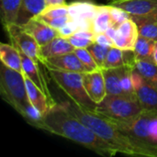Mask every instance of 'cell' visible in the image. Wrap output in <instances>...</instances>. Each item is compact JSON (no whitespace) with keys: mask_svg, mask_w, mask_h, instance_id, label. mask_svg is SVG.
<instances>
[{"mask_svg":"<svg viewBox=\"0 0 157 157\" xmlns=\"http://www.w3.org/2000/svg\"><path fill=\"white\" fill-rule=\"evenodd\" d=\"M152 59L157 64V40H155V45H154V50H153V53H152Z\"/></svg>","mask_w":157,"mask_h":157,"instance_id":"cell-35","label":"cell"},{"mask_svg":"<svg viewBox=\"0 0 157 157\" xmlns=\"http://www.w3.org/2000/svg\"><path fill=\"white\" fill-rule=\"evenodd\" d=\"M61 104L99 137L115 147L119 154L135 156L157 157V152L139 144L119 129L109 118L97 113L95 110L81 107L70 99L63 101Z\"/></svg>","mask_w":157,"mask_h":157,"instance_id":"cell-2","label":"cell"},{"mask_svg":"<svg viewBox=\"0 0 157 157\" xmlns=\"http://www.w3.org/2000/svg\"><path fill=\"white\" fill-rule=\"evenodd\" d=\"M75 48L70 43V41L63 37H56L44 46L40 47V55L42 62L45 59L63 55L65 53L75 52Z\"/></svg>","mask_w":157,"mask_h":157,"instance_id":"cell-17","label":"cell"},{"mask_svg":"<svg viewBox=\"0 0 157 157\" xmlns=\"http://www.w3.org/2000/svg\"><path fill=\"white\" fill-rule=\"evenodd\" d=\"M68 8L71 19L82 23L91 30V23L99 9V6L91 2L77 1L68 5Z\"/></svg>","mask_w":157,"mask_h":157,"instance_id":"cell-14","label":"cell"},{"mask_svg":"<svg viewBox=\"0 0 157 157\" xmlns=\"http://www.w3.org/2000/svg\"><path fill=\"white\" fill-rule=\"evenodd\" d=\"M41 130L71 140L98 155L114 156L118 150L99 137L79 119L55 103L44 116Z\"/></svg>","mask_w":157,"mask_h":157,"instance_id":"cell-1","label":"cell"},{"mask_svg":"<svg viewBox=\"0 0 157 157\" xmlns=\"http://www.w3.org/2000/svg\"><path fill=\"white\" fill-rule=\"evenodd\" d=\"M0 59L6 66L23 74L20 53L11 43L0 44Z\"/></svg>","mask_w":157,"mask_h":157,"instance_id":"cell-20","label":"cell"},{"mask_svg":"<svg viewBox=\"0 0 157 157\" xmlns=\"http://www.w3.org/2000/svg\"><path fill=\"white\" fill-rule=\"evenodd\" d=\"M110 12H111L113 27H115V28H118L121 23H123L127 19L131 18V16L128 12L124 11L123 9H121L120 7L114 6L112 5H110Z\"/></svg>","mask_w":157,"mask_h":157,"instance_id":"cell-31","label":"cell"},{"mask_svg":"<svg viewBox=\"0 0 157 157\" xmlns=\"http://www.w3.org/2000/svg\"><path fill=\"white\" fill-rule=\"evenodd\" d=\"M109 49V47L103 46L96 41H94L91 45H89L87 47V50L90 52V53L92 54L93 58L95 59L96 63H98V65L100 69H103L104 62L106 60Z\"/></svg>","mask_w":157,"mask_h":157,"instance_id":"cell-29","label":"cell"},{"mask_svg":"<svg viewBox=\"0 0 157 157\" xmlns=\"http://www.w3.org/2000/svg\"><path fill=\"white\" fill-rule=\"evenodd\" d=\"M75 52L85 66L86 72H93L100 69L87 48H76Z\"/></svg>","mask_w":157,"mask_h":157,"instance_id":"cell-28","label":"cell"},{"mask_svg":"<svg viewBox=\"0 0 157 157\" xmlns=\"http://www.w3.org/2000/svg\"><path fill=\"white\" fill-rule=\"evenodd\" d=\"M126 65L124 51L115 46L109 49L106 60L104 62V68H119Z\"/></svg>","mask_w":157,"mask_h":157,"instance_id":"cell-27","label":"cell"},{"mask_svg":"<svg viewBox=\"0 0 157 157\" xmlns=\"http://www.w3.org/2000/svg\"><path fill=\"white\" fill-rule=\"evenodd\" d=\"M38 19L43 21L44 23L48 24L49 26L52 27L53 29L59 30L61 29L65 24H67V22H69L71 20L70 16H66V17H42V16H37L35 17Z\"/></svg>","mask_w":157,"mask_h":157,"instance_id":"cell-32","label":"cell"},{"mask_svg":"<svg viewBox=\"0 0 157 157\" xmlns=\"http://www.w3.org/2000/svg\"><path fill=\"white\" fill-rule=\"evenodd\" d=\"M94 110L111 120L129 121L137 117L142 112L143 108L137 98L107 95L102 102L96 105Z\"/></svg>","mask_w":157,"mask_h":157,"instance_id":"cell-6","label":"cell"},{"mask_svg":"<svg viewBox=\"0 0 157 157\" xmlns=\"http://www.w3.org/2000/svg\"><path fill=\"white\" fill-rule=\"evenodd\" d=\"M101 70L104 75L108 95L125 96L122 90L119 68H104Z\"/></svg>","mask_w":157,"mask_h":157,"instance_id":"cell-22","label":"cell"},{"mask_svg":"<svg viewBox=\"0 0 157 157\" xmlns=\"http://www.w3.org/2000/svg\"><path fill=\"white\" fill-rule=\"evenodd\" d=\"M22 0H0L1 18L4 29L11 24H15Z\"/></svg>","mask_w":157,"mask_h":157,"instance_id":"cell-23","label":"cell"},{"mask_svg":"<svg viewBox=\"0 0 157 157\" xmlns=\"http://www.w3.org/2000/svg\"><path fill=\"white\" fill-rule=\"evenodd\" d=\"M0 94L2 98L21 116L31 104L29 100L24 75L2 63L0 67Z\"/></svg>","mask_w":157,"mask_h":157,"instance_id":"cell-3","label":"cell"},{"mask_svg":"<svg viewBox=\"0 0 157 157\" xmlns=\"http://www.w3.org/2000/svg\"><path fill=\"white\" fill-rule=\"evenodd\" d=\"M109 27H113L110 5L99 6V9L91 23V31L94 34L104 33Z\"/></svg>","mask_w":157,"mask_h":157,"instance_id":"cell-21","label":"cell"},{"mask_svg":"<svg viewBox=\"0 0 157 157\" xmlns=\"http://www.w3.org/2000/svg\"><path fill=\"white\" fill-rule=\"evenodd\" d=\"M155 42V40L145 38V37L139 35L136 44H135V47L133 49L135 60L152 58Z\"/></svg>","mask_w":157,"mask_h":157,"instance_id":"cell-25","label":"cell"},{"mask_svg":"<svg viewBox=\"0 0 157 157\" xmlns=\"http://www.w3.org/2000/svg\"><path fill=\"white\" fill-rule=\"evenodd\" d=\"M21 27L36 40L40 47L44 46L54 38L60 36L59 30L53 29L37 17L31 18L29 22Z\"/></svg>","mask_w":157,"mask_h":157,"instance_id":"cell-13","label":"cell"},{"mask_svg":"<svg viewBox=\"0 0 157 157\" xmlns=\"http://www.w3.org/2000/svg\"><path fill=\"white\" fill-rule=\"evenodd\" d=\"M131 18L136 23L139 35L157 40V11L144 16L131 17Z\"/></svg>","mask_w":157,"mask_h":157,"instance_id":"cell-19","label":"cell"},{"mask_svg":"<svg viewBox=\"0 0 157 157\" xmlns=\"http://www.w3.org/2000/svg\"><path fill=\"white\" fill-rule=\"evenodd\" d=\"M5 29L7 32L11 44L18 52H23L37 63L42 64L40 46L29 33H28L21 26L17 24L8 25Z\"/></svg>","mask_w":157,"mask_h":157,"instance_id":"cell-7","label":"cell"},{"mask_svg":"<svg viewBox=\"0 0 157 157\" xmlns=\"http://www.w3.org/2000/svg\"><path fill=\"white\" fill-rule=\"evenodd\" d=\"M42 65L46 69H54L77 73L86 72L85 66L83 65L75 52L45 59L42 62Z\"/></svg>","mask_w":157,"mask_h":157,"instance_id":"cell-11","label":"cell"},{"mask_svg":"<svg viewBox=\"0 0 157 157\" xmlns=\"http://www.w3.org/2000/svg\"><path fill=\"white\" fill-rule=\"evenodd\" d=\"M70 43L76 48H87L95 40V34L89 29H80L66 38Z\"/></svg>","mask_w":157,"mask_h":157,"instance_id":"cell-26","label":"cell"},{"mask_svg":"<svg viewBox=\"0 0 157 157\" xmlns=\"http://www.w3.org/2000/svg\"><path fill=\"white\" fill-rule=\"evenodd\" d=\"M46 7L47 6H62L66 5L65 0H45Z\"/></svg>","mask_w":157,"mask_h":157,"instance_id":"cell-34","label":"cell"},{"mask_svg":"<svg viewBox=\"0 0 157 157\" xmlns=\"http://www.w3.org/2000/svg\"><path fill=\"white\" fill-rule=\"evenodd\" d=\"M109 5L123 9L131 17L144 16L157 11V0H121Z\"/></svg>","mask_w":157,"mask_h":157,"instance_id":"cell-15","label":"cell"},{"mask_svg":"<svg viewBox=\"0 0 157 157\" xmlns=\"http://www.w3.org/2000/svg\"><path fill=\"white\" fill-rule=\"evenodd\" d=\"M138 37V27L132 18H129L117 28L116 35L113 40L114 46L121 50L133 51Z\"/></svg>","mask_w":157,"mask_h":157,"instance_id":"cell-10","label":"cell"},{"mask_svg":"<svg viewBox=\"0 0 157 157\" xmlns=\"http://www.w3.org/2000/svg\"><path fill=\"white\" fill-rule=\"evenodd\" d=\"M39 16V15H38ZM40 16L46 17H62L70 16L69 15V8L68 5H62V6H47Z\"/></svg>","mask_w":157,"mask_h":157,"instance_id":"cell-30","label":"cell"},{"mask_svg":"<svg viewBox=\"0 0 157 157\" xmlns=\"http://www.w3.org/2000/svg\"><path fill=\"white\" fill-rule=\"evenodd\" d=\"M54 83L63 90L70 100L75 104L94 110L96 104L88 97L84 82L83 74L77 72H68L54 69H47Z\"/></svg>","mask_w":157,"mask_h":157,"instance_id":"cell-5","label":"cell"},{"mask_svg":"<svg viewBox=\"0 0 157 157\" xmlns=\"http://www.w3.org/2000/svg\"><path fill=\"white\" fill-rule=\"evenodd\" d=\"M21 61H22V69H23V75L27 76L29 79H30L47 97L52 102H55L52 99V94L50 92V89L48 87V83L44 77V75L40 69V63H37L35 61H33L31 58L28 57L23 52H20Z\"/></svg>","mask_w":157,"mask_h":157,"instance_id":"cell-12","label":"cell"},{"mask_svg":"<svg viewBox=\"0 0 157 157\" xmlns=\"http://www.w3.org/2000/svg\"><path fill=\"white\" fill-rule=\"evenodd\" d=\"M94 40L103 46H107L109 48L113 47L114 46V42L113 40L106 34V33H98V34H95V39Z\"/></svg>","mask_w":157,"mask_h":157,"instance_id":"cell-33","label":"cell"},{"mask_svg":"<svg viewBox=\"0 0 157 157\" xmlns=\"http://www.w3.org/2000/svg\"><path fill=\"white\" fill-rule=\"evenodd\" d=\"M109 120L139 144L157 152V111L143 109L129 121Z\"/></svg>","mask_w":157,"mask_h":157,"instance_id":"cell-4","label":"cell"},{"mask_svg":"<svg viewBox=\"0 0 157 157\" xmlns=\"http://www.w3.org/2000/svg\"><path fill=\"white\" fill-rule=\"evenodd\" d=\"M83 82L86 91L90 99L96 104H99L107 97V89L104 75L101 69L83 74Z\"/></svg>","mask_w":157,"mask_h":157,"instance_id":"cell-9","label":"cell"},{"mask_svg":"<svg viewBox=\"0 0 157 157\" xmlns=\"http://www.w3.org/2000/svg\"><path fill=\"white\" fill-rule=\"evenodd\" d=\"M25 82L29 102L43 116H45L56 102H52L48 97L27 76H25Z\"/></svg>","mask_w":157,"mask_h":157,"instance_id":"cell-16","label":"cell"},{"mask_svg":"<svg viewBox=\"0 0 157 157\" xmlns=\"http://www.w3.org/2000/svg\"><path fill=\"white\" fill-rule=\"evenodd\" d=\"M45 8V0H22L15 24L19 26L25 25L31 18L40 15Z\"/></svg>","mask_w":157,"mask_h":157,"instance_id":"cell-18","label":"cell"},{"mask_svg":"<svg viewBox=\"0 0 157 157\" xmlns=\"http://www.w3.org/2000/svg\"><path fill=\"white\" fill-rule=\"evenodd\" d=\"M109 4V3H112V2H117V1H121V0H106Z\"/></svg>","mask_w":157,"mask_h":157,"instance_id":"cell-36","label":"cell"},{"mask_svg":"<svg viewBox=\"0 0 157 157\" xmlns=\"http://www.w3.org/2000/svg\"><path fill=\"white\" fill-rule=\"evenodd\" d=\"M134 68L148 83L157 87V64L152 58L136 60Z\"/></svg>","mask_w":157,"mask_h":157,"instance_id":"cell-24","label":"cell"},{"mask_svg":"<svg viewBox=\"0 0 157 157\" xmlns=\"http://www.w3.org/2000/svg\"><path fill=\"white\" fill-rule=\"evenodd\" d=\"M135 94L143 109L157 111V87L148 83L134 68L132 73Z\"/></svg>","mask_w":157,"mask_h":157,"instance_id":"cell-8","label":"cell"}]
</instances>
